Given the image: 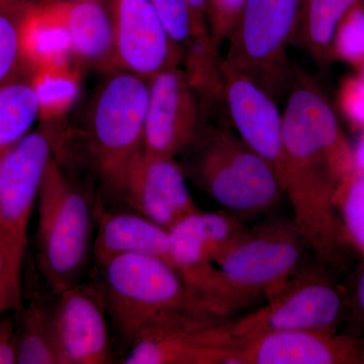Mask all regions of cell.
Segmentation results:
<instances>
[{
	"instance_id": "83f0119b",
	"label": "cell",
	"mask_w": 364,
	"mask_h": 364,
	"mask_svg": "<svg viewBox=\"0 0 364 364\" xmlns=\"http://www.w3.org/2000/svg\"><path fill=\"white\" fill-rule=\"evenodd\" d=\"M334 56L353 68L364 61V0H359L340 23L335 35Z\"/></svg>"
},
{
	"instance_id": "4316f807",
	"label": "cell",
	"mask_w": 364,
	"mask_h": 364,
	"mask_svg": "<svg viewBox=\"0 0 364 364\" xmlns=\"http://www.w3.org/2000/svg\"><path fill=\"white\" fill-rule=\"evenodd\" d=\"M337 215L346 240L364 259V174L354 171L336 196Z\"/></svg>"
},
{
	"instance_id": "ba28073f",
	"label": "cell",
	"mask_w": 364,
	"mask_h": 364,
	"mask_svg": "<svg viewBox=\"0 0 364 364\" xmlns=\"http://www.w3.org/2000/svg\"><path fill=\"white\" fill-rule=\"evenodd\" d=\"M324 267L293 275L267 304L235 321L223 322L225 344L256 335L289 330L337 332L347 315L348 299Z\"/></svg>"
},
{
	"instance_id": "5b68a950",
	"label": "cell",
	"mask_w": 364,
	"mask_h": 364,
	"mask_svg": "<svg viewBox=\"0 0 364 364\" xmlns=\"http://www.w3.org/2000/svg\"><path fill=\"white\" fill-rule=\"evenodd\" d=\"M38 258L55 294L78 284L87 267L93 205L85 189L67 176L54 156L45 171L39 198Z\"/></svg>"
},
{
	"instance_id": "30bf717a",
	"label": "cell",
	"mask_w": 364,
	"mask_h": 364,
	"mask_svg": "<svg viewBox=\"0 0 364 364\" xmlns=\"http://www.w3.org/2000/svg\"><path fill=\"white\" fill-rule=\"evenodd\" d=\"M109 6L117 70L150 80L181 65L186 50L171 39L150 0H109Z\"/></svg>"
},
{
	"instance_id": "9c48e42d",
	"label": "cell",
	"mask_w": 364,
	"mask_h": 364,
	"mask_svg": "<svg viewBox=\"0 0 364 364\" xmlns=\"http://www.w3.org/2000/svg\"><path fill=\"white\" fill-rule=\"evenodd\" d=\"M205 124L202 105L186 70L174 67L149 80L143 153L174 159L196 142Z\"/></svg>"
},
{
	"instance_id": "ac0fdd59",
	"label": "cell",
	"mask_w": 364,
	"mask_h": 364,
	"mask_svg": "<svg viewBox=\"0 0 364 364\" xmlns=\"http://www.w3.org/2000/svg\"><path fill=\"white\" fill-rule=\"evenodd\" d=\"M95 263L124 254L153 256L170 262L169 232L132 212H104L92 247Z\"/></svg>"
},
{
	"instance_id": "5bb4252c",
	"label": "cell",
	"mask_w": 364,
	"mask_h": 364,
	"mask_svg": "<svg viewBox=\"0 0 364 364\" xmlns=\"http://www.w3.org/2000/svg\"><path fill=\"white\" fill-rule=\"evenodd\" d=\"M245 230L236 215L200 210L169 230L170 262L186 282L188 305L214 277L218 257Z\"/></svg>"
},
{
	"instance_id": "3957f363",
	"label": "cell",
	"mask_w": 364,
	"mask_h": 364,
	"mask_svg": "<svg viewBox=\"0 0 364 364\" xmlns=\"http://www.w3.org/2000/svg\"><path fill=\"white\" fill-rule=\"evenodd\" d=\"M183 155L186 176L239 219L267 212L284 195L272 167L227 124L205 123Z\"/></svg>"
},
{
	"instance_id": "d4e9b609",
	"label": "cell",
	"mask_w": 364,
	"mask_h": 364,
	"mask_svg": "<svg viewBox=\"0 0 364 364\" xmlns=\"http://www.w3.org/2000/svg\"><path fill=\"white\" fill-rule=\"evenodd\" d=\"M33 0H0V85L25 65L23 28Z\"/></svg>"
},
{
	"instance_id": "484cf974",
	"label": "cell",
	"mask_w": 364,
	"mask_h": 364,
	"mask_svg": "<svg viewBox=\"0 0 364 364\" xmlns=\"http://www.w3.org/2000/svg\"><path fill=\"white\" fill-rule=\"evenodd\" d=\"M26 244L0 224V314L23 309L21 268Z\"/></svg>"
},
{
	"instance_id": "e0dca14e",
	"label": "cell",
	"mask_w": 364,
	"mask_h": 364,
	"mask_svg": "<svg viewBox=\"0 0 364 364\" xmlns=\"http://www.w3.org/2000/svg\"><path fill=\"white\" fill-rule=\"evenodd\" d=\"M205 318L178 314L153 326L131 345L124 364H225V353L200 337Z\"/></svg>"
},
{
	"instance_id": "d6a6232c",
	"label": "cell",
	"mask_w": 364,
	"mask_h": 364,
	"mask_svg": "<svg viewBox=\"0 0 364 364\" xmlns=\"http://www.w3.org/2000/svg\"><path fill=\"white\" fill-rule=\"evenodd\" d=\"M347 314H350L352 321L359 329L364 330V263L355 280L351 298L348 299Z\"/></svg>"
},
{
	"instance_id": "4dcf8cb0",
	"label": "cell",
	"mask_w": 364,
	"mask_h": 364,
	"mask_svg": "<svg viewBox=\"0 0 364 364\" xmlns=\"http://www.w3.org/2000/svg\"><path fill=\"white\" fill-rule=\"evenodd\" d=\"M338 105L351 126L364 132V82L356 74L345 78L340 85Z\"/></svg>"
},
{
	"instance_id": "9a60e30c",
	"label": "cell",
	"mask_w": 364,
	"mask_h": 364,
	"mask_svg": "<svg viewBox=\"0 0 364 364\" xmlns=\"http://www.w3.org/2000/svg\"><path fill=\"white\" fill-rule=\"evenodd\" d=\"M122 198L132 210L167 231L200 210L181 165L174 159L146 157L143 151L127 169Z\"/></svg>"
},
{
	"instance_id": "f546056e",
	"label": "cell",
	"mask_w": 364,
	"mask_h": 364,
	"mask_svg": "<svg viewBox=\"0 0 364 364\" xmlns=\"http://www.w3.org/2000/svg\"><path fill=\"white\" fill-rule=\"evenodd\" d=\"M247 0H208V35L221 46L229 40Z\"/></svg>"
},
{
	"instance_id": "6da1fadb",
	"label": "cell",
	"mask_w": 364,
	"mask_h": 364,
	"mask_svg": "<svg viewBox=\"0 0 364 364\" xmlns=\"http://www.w3.org/2000/svg\"><path fill=\"white\" fill-rule=\"evenodd\" d=\"M284 160L279 173L294 225L323 267H336L346 243L337 215V193L355 171L353 151L327 97L294 65L282 114Z\"/></svg>"
},
{
	"instance_id": "cb8c5ba5",
	"label": "cell",
	"mask_w": 364,
	"mask_h": 364,
	"mask_svg": "<svg viewBox=\"0 0 364 364\" xmlns=\"http://www.w3.org/2000/svg\"><path fill=\"white\" fill-rule=\"evenodd\" d=\"M20 314V329L16 333V363L59 364L51 308L42 301H33Z\"/></svg>"
},
{
	"instance_id": "f1b7e54d",
	"label": "cell",
	"mask_w": 364,
	"mask_h": 364,
	"mask_svg": "<svg viewBox=\"0 0 364 364\" xmlns=\"http://www.w3.org/2000/svg\"><path fill=\"white\" fill-rule=\"evenodd\" d=\"M171 39L188 49L196 40L188 0H150Z\"/></svg>"
},
{
	"instance_id": "603a6c76",
	"label": "cell",
	"mask_w": 364,
	"mask_h": 364,
	"mask_svg": "<svg viewBox=\"0 0 364 364\" xmlns=\"http://www.w3.org/2000/svg\"><path fill=\"white\" fill-rule=\"evenodd\" d=\"M33 82L40 105L39 122L50 130L75 105L80 93V65L77 62L32 69Z\"/></svg>"
},
{
	"instance_id": "d590c367",
	"label": "cell",
	"mask_w": 364,
	"mask_h": 364,
	"mask_svg": "<svg viewBox=\"0 0 364 364\" xmlns=\"http://www.w3.org/2000/svg\"><path fill=\"white\" fill-rule=\"evenodd\" d=\"M355 74L359 78L364 82V61L363 63L359 64L358 67H355Z\"/></svg>"
},
{
	"instance_id": "d6986e66",
	"label": "cell",
	"mask_w": 364,
	"mask_h": 364,
	"mask_svg": "<svg viewBox=\"0 0 364 364\" xmlns=\"http://www.w3.org/2000/svg\"><path fill=\"white\" fill-rule=\"evenodd\" d=\"M79 65L114 67V35L109 4L102 0H53Z\"/></svg>"
},
{
	"instance_id": "7c38bea8",
	"label": "cell",
	"mask_w": 364,
	"mask_h": 364,
	"mask_svg": "<svg viewBox=\"0 0 364 364\" xmlns=\"http://www.w3.org/2000/svg\"><path fill=\"white\" fill-rule=\"evenodd\" d=\"M57 296L51 318L59 364L111 363L109 314L100 287L78 282Z\"/></svg>"
},
{
	"instance_id": "1f68e13d",
	"label": "cell",
	"mask_w": 364,
	"mask_h": 364,
	"mask_svg": "<svg viewBox=\"0 0 364 364\" xmlns=\"http://www.w3.org/2000/svg\"><path fill=\"white\" fill-rule=\"evenodd\" d=\"M16 363V331L11 318L0 320V364Z\"/></svg>"
},
{
	"instance_id": "7a4b0ae2",
	"label": "cell",
	"mask_w": 364,
	"mask_h": 364,
	"mask_svg": "<svg viewBox=\"0 0 364 364\" xmlns=\"http://www.w3.org/2000/svg\"><path fill=\"white\" fill-rule=\"evenodd\" d=\"M306 246L294 221L245 230L218 257L217 272L191 301L193 315L225 321L260 299H269L291 279Z\"/></svg>"
},
{
	"instance_id": "4fadbf2b",
	"label": "cell",
	"mask_w": 364,
	"mask_h": 364,
	"mask_svg": "<svg viewBox=\"0 0 364 364\" xmlns=\"http://www.w3.org/2000/svg\"><path fill=\"white\" fill-rule=\"evenodd\" d=\"M54 136L41 124L0 155V224L28 244V229L50 160Z\"/></svg>"
},
{
	"instance_id": "8992f818",
	"label": "cell",
	"mask_w": 364,
	"mask_h": 364,
	"mask_svg": "<svg viewBox=\"0 0 364 364\" xmlns=\"http://www.w3.org/2000/svg\"><path fill=\"white\" fill-rule=\"evenodd\" d=\"M149 80L116 70L100 86L88 114V147L105 191L122 198L124 174L142 152Z\"/></svg>"
},
{
	"instance_id": "277c9868",
	"label": "cell",
	"mask_w": 364,
	"mask_h": 364,
	"mask_svg": "<svg viewBox=\"0 0 364 364\" xmlns=\"http://www.w3.org/2000/svg\"><path fill=\"white\" fill-rule=\"evenodd\" d=\"M97 265L107 314L129 346L158 323L189 312L188 287L168 261L124 254Z\"/></svg>"
},
{
	"instance_id": "8fae6325",
	"label": "cell",
	"mask_w": 364,
	"mask_h": 364,
	"mask_svg": "<svg viewBox=\"0 0 364 364\" xmlns=\"http://www.w3.org/2000/svg\"><path fill=\"white\" fill-rule=\"evenodd\" d=\"M226 364H364V338L289 330L228 342Z\"/></svg>"
},
{
	"instance_id": "7402d4cb",
	"label": "cell",
	"mask_w": 364,
	"mask_h": 364,
	"mask_svg": "<svg viewBox=\"0 0 364 364\" xmlns=\"http://www.w3.org/2000/svg\"><path fill=\"white\" fill-rule=\"evenodd\" d=\"M39 119L32 68L25 63L13 78L0 85V155L30 134Z\"/></svg>"
},
{
	"instance_id": "44dd1931",
	"label": "cell",
	"mask_w": 364,
	"mask_h": 364,
	"mask_svg": "<svg viewBox=\"0 0 364 364\" xmlns=\"http://www.w3.org/2000/svg\"><path fill=\"white\" fill-rule=\"evenodd\" d=\"M359 0H305L299 28V44L314 60L321 75L328 76L334 56L337 28Z\"/></svg>"
},
{
	"instance_id": "2e32d148",
	"label": "cell",
	"mask_w": 364,
	"mask_h": 364,
	"mask_svg": "<svg viewBox=\"0 0 364 364\" xmlns=\"http://www.w3.org/2000/svg\"><path fill=\"white\" fill-rule=\"evenodd\" d=\"M221 68L230 123L242 140L279 176L284 165V150L282 114L277 100L252 79L232 68L223 59Z\"/></svg>"
},
{
	"instance_id": "e575fe53",
	"label": "cell",
	"mask_w": 364,
	"mask_h": 364,
	"mask_svg": "<svg viewBox=\"0 0 364 364\" xmlns=\"http://www.w3.org/2000/svg\"><path fill=\"white\" fill-rule=\"evenodd\" d=\"M353 151L354 168L356 172L364 174V132H361L355 146L352 147Z\"/></svg>"
},
{
	"instance_id": "52a82bcc",
	"label": "cell",
	"mask_w": 364,
	"mask_h": 364,
	"mask_svg": "<svg viewBox=\"0 0 364 364\" xmlns=\"http://www.w3.org/2000/svg\"><path fill=\"white\" fill-rule=\"evenodd\" d=\"M305 0H247L230 36L225 63L245 74L275 100L289 92L294 65L287 50L298 43Z\"/></svg>"
},
{
	"instance_id": "836d02e7",
	"label": "cell",
	"mask_w": 364,
	"mask_h": 364,
	"mask_svg": "<svg viewBox=\"0 0 364 364\" xmlns=\"http://www.w3.org/2000/svg\"><path fill=\"white\" fill-rule=\"evenodd\" d=\"M193 18V31L196 39L207 37L208 28L207 21L208 0H188Z\"/></svg>"
},
{
	"instance_id": "ffe728a7",
	"label": "cell",
	"mask_w": 364,
	"mask_h": 364,
	"mask_svg": "<svg viewBox=\"0 0 364 364\" xmlns=\"http://www.w3.org/2000/svg\"><path fill=\"white\" fill-rule=\"evenodd\" d=\"M23 61L32 69L77 62L53 0H33L23 28Z\"/></svg>"
}]
</instances>
